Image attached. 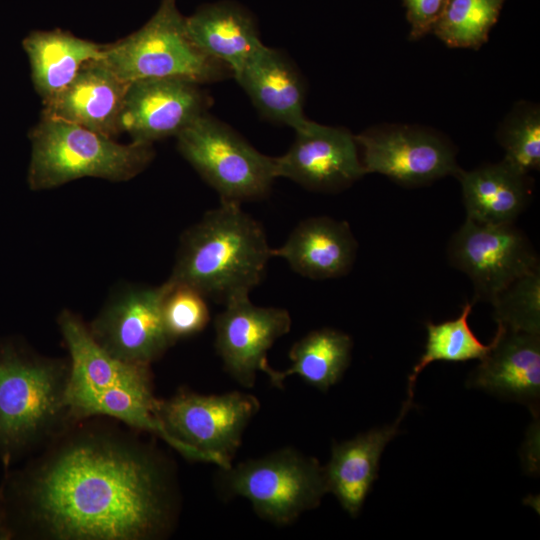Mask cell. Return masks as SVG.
Returning <instances> with one entry per match:
<instances>
[{"instance_id": "9c48e42d", "label": "cell", "mask_w": 540, "mask_h": 540, "mask_svg": "<svg viewBox=\"0 0 540 540\" xmlns=\"http://www.w3.org/2000/svg\"><path fill=\"white\" fill-rule=\"evenodd\" d=\"M448 258L472 281L475 301L490 303L512 282L539 269L536 252L513 223L485 224L466 218L449 242Z\"/></svg>"}, {"instance_id": "d6986e66", "label": "cell", "mask_w": 540, "mask_h": 540, "mask_svg": "<svg viewBox=\"0 0 540 540\" xmlns=\"http://www.w3.org/2000/svg\"><path fill=\"white\" fill-rule=\"evenodd\" d=\"M409 409L403 404L392 425L374 428L353 439L333 444L330 460L323 466L327 491L334 494L351 517H356L361 511L378 478L381 455L399 433V424Z\"/></svg>"}, {"instance_id": "6da1fadb", "label": "cell", "mask_w": 540, "mask_h": 540, "mask_svg": "<svg viewBox=\"0 0 540 540\" xmlns=\"http://www.w3.org/2000/svg\"><path fill=\"white\" fill-rule=\"evenodd\" d=\"M135 431L77 421L0 482V540H157L176 520L171 465Z\"/></svg>"}, {"instance_id": "9a60e30c", "label": "cell", "mask_w": 540, "mask_h": 540, "mask_svg": "<svg viewBox=\"0 0 540 540\" xmlns=\"http://www.w3.org/2000/svg\"><path fill=\"white\" fill-rule=\"evenodd\" d=\"M494 345L470 375L467 385L518 401L535 412L540 398V334L515 331L498 323Z\"/></svg>"}, {"instance_id": "7402d4cb", "label": "cell", "mask_w": 540, "mask_h": 540, "mask_svg": "<svg viewBox=\"0 0 540 540\" xmlns=\"http://www.w3.org/2000/svg\"><path fill=\"white\" fill-rule=\"evenodd\" d=\"M467 218L485 224L513 223L526 207L530 183L505 162L488 164L457 175Z\"/></svg>"}, {"instance_id": "ffe728a7", "label": "cell", "mask_w": 540, "mask_h": 540, "mask_svg": "<svg viewBox=\"0 0 540 540\" xmlns=\"http://www.w3.org/2000/svg\"><path fill=\"white\" fill-rule=\"evenodd\" d=\"M356 251L348 223L321 216L299 223L280 248L272 249V256L285 259L301 276L323 280L348 273Z\"/></svg>"}, {"instance_id": "f546056e", "label": "cell", "mask_w": 540, "mask_h": 540, "mask_svg": "<svg viewBox=\"0 0 540 540\" xmlns=\"http://www.w3.org/2000/svg\"><path fill=\"white\" fill-rule=\"evenodd\" d=\"M448 0H403L410 24L409 38L418 40L432 29Z\"/></svg>"}, {"instance_id": "3957f363", "label": "cell", "mask_w": 540, "mask_h": 540, "mask_svg": "<svg viewBox=\"0 0 540 540\" xmlns=\"http://www.w3.org/2000/svg\"><path fill=\"white\" fill-rule=\"evenodd\" d=\"M271 257L262 225L240 204L221 201L185 231L167 282L225 304L261 282Z\"/></svg>"}, {"instance_id": "f1b7e54d", "label": "cell", "mask_w": 540, "mask_h": 540, "mask_svg": "<svg viewBox=\"0 0 540 540\" xmlns=\"http://www.w3.org/2000/svg\"><path fill=\"white\" fill-rule=\"evenodd\" d=\"M165 285L163 318L172 342L201 332L210 320L206 298L188 286Z\"/></svg>"}, {"instance_id": "5b68a950", "label": "cell", "mask_w": 540, "mask_h": 540, "mask_svg": "<svg viewBox=\"0 0 540 540\" xmlns=\"http://www.w3.org/2000/svg\"><path fill=\"white\" fill-rule=\"evenodd\" d=\"M101 58L125 82L181 77L203 84L232 74L229 67L204 54L191 41L175 0H161L144 26L106 44Z\"/></svg>"}, {"instance_id": "52a82bcc", "label": "cell", "mask_w": 540, "mask_h": 540, "mask_svg": "<svg viewBox=\"0 0 540 540\" xmlns=\"http://www.w3.org/2000/svg\"><path fill=\"white\" fill-rule=\"evenodd\" d=\"M177 148L221 201L241 204L269 192L275 157L251 146L231 127L205 113L177 136Z\"/></svg>"}, {"instance_id": "7a4b0ae2", "label": "cell", "mask_w": 540, "mask_h": 540, "mask_svg": "<svg viewBox=\"0 0 540 540\" xmlns=\"http://www.w3.org/2000/svg\"><path fill=\"white\" fill-rule=\"evenodd\" d=\"M69 361L0 339V463L35 455L76 422L67 403Z\"/></svg>"}, {"instance_id": "4fadbf2b", "label": "cell", "mask_w": 540, "mask_h": 540, "mask_svg": "<svg viewBox=\"0 0 540 540\" xmlns=\"http://www.w3.org/2000/svg\"><path fill=\"white\" fill-rule=\"evenodd\" d=\"M215 319V348L225 371L240 385L252 388L257 372L270 367L267 351L291 329L286 309L254 305L249 294L225 304Z\"/></svg>"}, {"instance_id": "603a6c76", "label": "cell", "mask_w": 540, "mask_h": 540, "mask_svg": "<svg viewBox=\"0 0 540 540\" xmlns=\"http://www.w3.org/2000/svg\"><path fill=\"white\" fill-rule=\"evenodd\" d=\"M105 45L60 29L31 32L23 40V48L43 104L62 91L86 62L102 57Z\"/></svg>"}, {"instance_id": "cb8c5ba5", "label": "cell", "mask_w": 540, "mask_h": 540, "mask_svg": "<svg viewBox=\"0 0 540 540\" xmlns=\"http://www.w3.org/2000/svg\"><path fill=\"white\" fill-rule=\"evenodd\" d=\"M353 341L339 330H314L295 342L289 351L292 364L283 371L271 366L265 374L271 384L281 388L284 381L298 375L307 384L326 392L343 376L351 361Z\"/></svg>"}, {"instance_id": "277c9868", "label": "cell", "mask_w": 540, "mask_h": 540, "mask_svg": "<svg viewBox=\"0 0 540 540\" xmlns=\"http://www.w3.org/2000/svg\"><path fill=\"white\" fill-rule=\"evenodd\" d=\"M29 137L32 151L28 184L36 191L83 177L128 181L155 155L152 144H120L114 138L52 117L41 116Z\"/></svg>"}, {"instance_id": "8fae6325", "label": "cell", "mask_w": 540, "mask_h": 540, "mask_svg": "<svg viewBox=\"0 0 540 540\" xmlns=\"http://www.w3.org/2000/svg\"><path fill=\"white\" fill-rule=\"evenodd\" d=\"M365 173H379L406 185H423L461 169L447 140L425 128L385 125L355 136Z\"/></svg>"}, {"instance_id": "30bf717a", "label": "cell", "mask_w": 540, "mask_h": 540, "mask_svg": "<svg viewBox=\"0 0 540 540\" xmlns=\"http://www.w3.org/2000/svg\"><path fill=\"white\" fill-rule=\"evenodd\" d=\"M166 285L128 286L87 324L98 344L123 361L151 365L174 343L163 318Z\"/></svg>"}, {"instance_id": "e0dca14e", "label": "cell", "mask_w": 540, "mask_h": 540, "mask_svg": "<svg viewBox=\"0 0 540 540\" xmlns=\"http://www.w3.org/2000/svg\"><path fill=\"white\" fill-rule=\"evenodd\" d=\"M57 323L69 353L68 390L126 388L153 392L151 365L123 361L101 347L75 313L63 310Z\"/></svg>"}, {"instance_id": "484cf974", "label": "cell", "mask_w": 540, "mask_h": 540, "mask_svg": "<svg viewBox=\"0 0 540 540\" xmlns=\"http://www.w3.org/2000/svg\"><path fill=\"white\" fill-rule=\"evenodd\" d=\"M506 0H448L432 32L451 48L478 50Z\"/></svg>"}, {"instance_id": "ac0fdd59", "label": "cell", "mask_w": 540, "mask_h": 540, "mask_svg": "<svg viewBox=\"0 0 540 540\" xmlns=\"http://www.w3.org/2000/svg\"><path fill=\"white\" fill-rule=\"evenodd\" d=\"M234 77L263 117L294 130L308 123L301 75L279 50L263 45Z\"/></svg>"}, {"instance_id": "ba28073f", "label": "cell", "mask_w": 540, "mask_h": 540, "mask_svg": "<svg viewBox=\"0 0 540 540\" xmlns=\"http://www.w3.org/2000/svg\"><path fill=\"white\" fill-rule=\"evenodd\" d=\"M259 409L252 394L203 395L180 388L170 398L158 399L155 412L172 437L202 453L209 463L227 469Z\"/></svg>"}, {"instance_id": "d4e9b609", "label": "cell", "mask_w": 540, "mask_h": 540, "mask_svg": "<svg viewBox=\"0 0 540 540\" xmlns=\"http://www.w3.org/2000/svg\"><path fill=\"white\" fill-rule=\"evenodd\" d=\"M473 303L467 302L462 307L459 317L439 324L428 322L427 342L425 352L414 365L408 376L407 400L404 402L410 408L413 406L414 387L418 375L430 363L435 361L466 362L472 359L484 358L494 345V339L488 345L480 342L468 324V317Z\"/></svg>"}, {"instance_id": "44dd1931", "label": "cell", "mask_w": 540, "mask_h": 540, "mask_svg": "<svg viewBox=\"0 0 540 540\" xmlns=\"http://www.w3.org/2000/svg\"><path fill=\"white\" fill-rule=\"evenodd\" d=\"M185 26L191 41L229 67L233 76L264 45L252 14L229 0L202 5L185 17Z\"/></svg>"}, {"instance_id": "4316f807", "label": "cell", "mask_w": 540, "mask_h": 540, "mask_svg": "<svg viewBox=\"0 0 540 540\" xmlns=\"http://www.w3.org/2000/svg\"><path fill=\"white\" fill-rule=\"evenodd\" d=\"M505 150L502 160L523 174L540 167L539 108L521 102L508 115L498 135Z\"/></svg>"}, {"instance_id": "7c38bea8", "label": "cell", "mask_w": 540, "mask_h": 540, "mask_svg": "<svg viewBox=\"0 0 540 540\" xmlns=\"http://www.w3.org/2000/svg\"><path fill=\"white\" fill-rule=\"evenodd\" d=\"M210 97L200 83L181 77L128 82L119 119L121 132L135 143L152 144L177 136L207 113Z\"/></svg>"}, {"instance_id": "2e32d148", "label": "cell", "mask_w": 540, "mask_h": 540, "mask_svg": "<svg viewBox=\"0 0 540 540\" xmlns=\"http://www.w3.org/2000/svg\"><path fill=\"white\" fill-rule=\"evenodd\" d=\"M127 85L101 57L89 60L62 91L43 104L42 116L114 138L121 133L119 119Z\"/></svg>"}, {"instance_id": "8992f818", "label": "cell", "mask_w": 540, "mask_h": 540, "mask_svg": "<svg viewBox=\"0 0 540 540\" xmlns=\"http://www.w3.org/2000/svg\"><path fill=\"white\" fill-rule=\"evenodd\" d=\"M218 483L223 496L247 499L260 518L276 525L294 522L328 493L324 467L289 447L220 468Z\"/></svg>"}, {"instance_id": "5bb4252c", "label": "cell", "mask_w": 540, "mask_h": 540, "mask_svg": "<svg viewBox=\"0 0 540 540\" xmlns=\"http://www.w3.org/2000/svg\"><path fill=\"white\" fill-rule=\"evenodd\" d=\"M289 150L275 157L277 177H285L316 191H337L365 173L355 136L343 127L313 121L295 130Z\"/></svg>"}, {"instance_id": "83f0119b", "label": "cell", "mask_w": 540, "mask_h": 540, "mask_svg": "<svg viewBox=\"0 0 540 540\" xmlns=\"http://www.w3.org/2000/svg\"><path fill=\"white\" fill-rule=\"evenodd\" d=\"M492 304L497 323L515 331L540 334V270L512 282Z\"/></svg>"}]
</instances>
